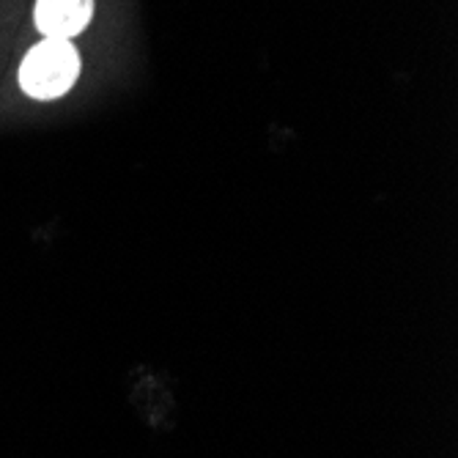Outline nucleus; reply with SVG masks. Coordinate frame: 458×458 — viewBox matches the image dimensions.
<instances>
[{
    "label": "nucleus",
    "instance_id": "1",
    "mask_svg": "<svg viewBox=\"0 0 458 458\" xmlns=\"http://www.w3.org/2000/svg\"><path fill=\"white\" fill-rule=\"evenodd\" d=\"M82 61L74 41L41 38L20 64V89L38 102H50L74 89Z\"/></svg>",
    "mask_w": 458,
    "mask_h": 458
},
{
    "label": "nucleus",
    "instance_id": "2",
    "mask_svg": "<svg viewBox=\"0 0 458 458\" xmlns=\"http://www.w3.org/2000/svg\"><path fill=\"white\" fill-rule=\"evenodd\" d=\"M94 20V0H36L33 22L41 38H74Z\"/></svg>",
    "mask_w": 458,
    "mask_h": 458
}]
</instances>
